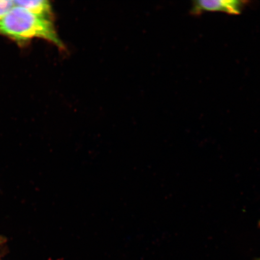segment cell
Returning a JSON list of instances; mask_svg holds the SVG:
<instances>
[{
	"label": "cell",
	"mask_w": 260,
	"mask_h": 260,
	"mask_svg": "<svg viewBox=\"0 0 260 260\" xmlns=\"http://www.w3.org/2000/svg\"><path fill=\"white\" fill-rule=\"evenodd\" d=\"M0 32L19 41L42 38L60 48H64L51 20L40 17L19 6H14L0 19Z\"/></svg>",
	"instance_id": "6da1fadb"
},
{
	"label": "cell",
	"mask_w": 260,
	"mask_h": 260,
	"mask_svg": "<svg viewBox=\"0 0 260 260\" xmlns=\"http://www.w3.org/2000/svg\"><path fill=\"white\" fill-rule=\"evenodd\" d=\"M247 3L248 2L241 0H200L192 3L190 14L199 15L205 12H222L239 15L245 8Z\"/></svg>",
	"instance_id": "7a4b0ae2"
},
{
	"label": "cell",
	"mask_w": 260,
	"mask_h": 260,
	"mask_svg": "<svg viewBox=\"0 0 260 260\" xmlns=\"http://www.w3.org/2000/svg\"><path fill=\"white\" fill-rule=\"evenodd\" d=\"M15 6H19L40 17L50 19L51 17V6L45 0L34 1H14Z\"/></svg>",
	"instance_id": "3957f363"
},
{
	"label": "cell",
	"mask_w": 260,
	"mask_h": 260,
	"mask_svg": "<svg viewBox=\"0 0 260 260\" xmlns=\"http://www.w3.org/2000/svg\"><path fill=\"white\" fill-rule=\"evenodd\" d=\"M15 6L14 1L0 0V19L8 14Z\"/></svg>",
	"instance_id": "277c9868"
},
{
	"label": "cell",
	"mask_w": 260,
	"mask_h": 260,
	"mask_svg": "<svg viewBox=\"0 0 260 260\" xmlns=\"http://www.w3.org/2000/svg\"><path fill=\"white\" fill-rule=\"evenodd\" d=\"M259 226H260V222H259Z\"/></svg>",
	"instance_id": "5b68a950"
},
{
	"label": "cell",
	"mask_w": 260,
	"mask_h": 260,
	"mask_svg": "<svg viewBox=\"0 0 260 260\" xmlns=\"http://www.w3.org/2000/svg\"><path fill=\"white\" fill-rule=\"evenodd\" d=\"M258 260H260V258Z\"/></svg>",
	"instance_id": "8992f818"
}]
</instances>
